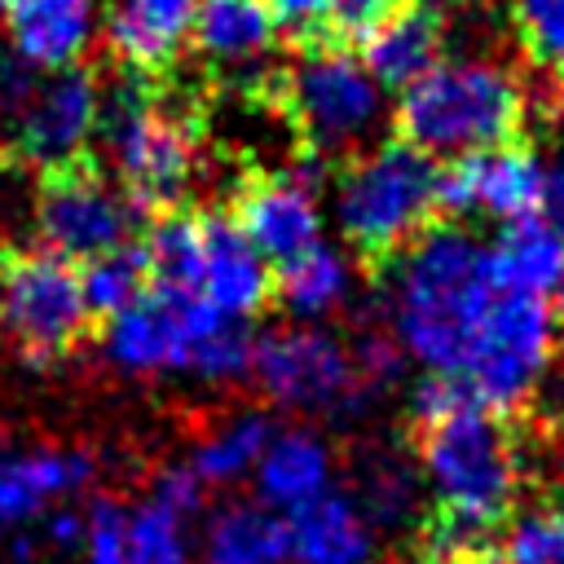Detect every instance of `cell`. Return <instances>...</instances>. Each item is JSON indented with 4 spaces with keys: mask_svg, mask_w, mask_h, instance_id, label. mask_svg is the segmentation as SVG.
I'll list each match as a JSON object with an SVG mask.
<instances>
[{
    "mask_svg": "<svg viewBox=\"0 0 564 564\" xmlns=\"http://www.w3.org/2000/svg\"><path fill=\"white\" fill-rule=\"evenodd\" d=\"M97 141L110 154L123 194L145 212L189 207L203 159V101L167 88V75H145L137 66L115 70L97 88Z\"/></svg>",
    "mask_w": 564,
    "mask_h": 564,
    "instance_id": "obj_1",
    "label": "cell"
},
{
    "mask_svg": "<svg viewBox=\"0 0 564 564\" xmlns=\"http://www.w3.org/2000/svg\"><path fill=\"white\" fill-rule=\"evenodd\" d=\"M494 295L489 247L463 225H427L392 260V330L436 375L463 370Z\"/></svg>",
    "mask_w": 564,
    "mask_h": 564,
    "instance_id": "obj_2",
    "label": "cell"
},
{
    "mask_svg": "<svg viewBox=\"0 0 564 564\" xmlns=\"http://www.w3.org/2000/svg\"><path fill=\"white\" fill-rule=\"evenodd\" d=\"M295 57L273 70L264 106L295 132V150L326 159L330 167L366 145L383 123V88L366 75L352 48L344 44H313L291 48Z\"/></svg>",
    "mask_w": 564,
    "mask_h": 564,
    "instance_id": "obj_3",
    "label": "cell"
},
{
    "mask_svg": "<svg viewBox=\"0 0 564 564\" xmlns=\"http://www.w3.org/2000/svg\"><path fill=\"white\" fill-rule=\"evenodd\" d=\"M524 93L520 79L480 57L436 62L397 101V137L427 159H458L494 150L520 132Z\"/></svg>",
    "mask_w": 564,
    "mask_h": 564,
    "instance_id": "obj_4",
    "label": "cell"
},
{
    "mask_svg": "<svg viewBox=\"0 0 564 564\" xmlns=\"http://www.w3.org/2000/svg\"><path fill=\"white\" fill-rule=\"evenodd\" d=\"M339 229L370 264H392L436 216V163L410 141H375L339 167Z\"/></svg>",
    "mask_w": 564,
    "mask_h": 564,
    "instance_id": "obj_5",
    "label": "cell"
},
{
    "mask_svg": "<svg viewBox=\"0 0 564 564\" xmlns=\"http://www.w3.org/2000/svg\"><path fill=\"white\" fill-rule=\"evenodd\" d=\"M79 264L44 247L0 251V339L26 366H53L93 335Z\"/></svg>",
    "mask_w": 564,
    "mask_h": 564,
    "instance_id": "obj_6",
    "label": "cell"
},
{
    "mask_svg": "<svg viewBox=\"0 0 564 564\" xmlns=\"http://www.w3.org/2000/svg\"><path fill=\"white\" fill-rule=\"evenodd\" d=\"M555 352V313L542 295L498 291L471 335L467 361L458 370L471 405L507 414L524 405L546 379Z\"/></svg>",
    "mask_w": 564,
    "mask_h": 564,
    "instance_id": "obj_7",
    "label": "cell"
},
{
    "mask_svg": "<svg viewBox=\"0 0 564 564\" xmlns=\"http://www.w3.org/2000/svg\"><path fill=\"white\" fill-rule=\"evenodd\" d=\"M141 225L145 212L123 194V185H115L97 167V154L40 172L35 238L44 251L84 264L115 247L141 242Z\"/></svg>",
    "mask_w": 564,
    "mask_h": 564,
    "instance_id": "obj_8",
    "label": "cell"
},
{
    "mask_svg": "<svg viewBox=\"0 0 564 564\" xmlns=\"http://www.w3.org/2000/svg\"><path fill=\"white\" fill-rule=\"evenodd\" d=\"M256 383L286 410H348L366 401L352 357L322 330H282L251 348Z\"/></svg>",
    "mask_w": 564,
    "mask_h": 564,
    "instance_id": "obj_9",
    "label": "cell"
},
{
    "mask_svg": "<svg viewBox=\"0 0 564 564\" xmlns=\"http://www.w3.org/2000/svg\"><path fill=\"white\" fill-rule=\"evenodd\" d=\"M97 88L101 84H97L93 62L66 66L48 84H35L26 110L13 128V150L35 172H48V167H62V163L93 154L88 141L97 128Z\"/></svg>",
    "mask_w": 564,
    "mask_h": 564,
    "instance_id": "obj_10",
    "label": "cell"
},
{
    "mask_svg": "<svg viewBox=\"0 0 564 564\" xmlns=\"http://www.w3.org/2000/svg\"><path fill=\"white\" fill-rule=\"evenodd\" d=\"M229 220L247 234V242L278 264L295 260L300 251L317 247L322 220L317 203L308 189H300L286 172H264V167H242L234 181V194L225 203Z\"/></svg>",
    "mask_w": 564,
    "mask_h": 564,
    "instance_id": "obj_11",
    "label": "cell"
},
{
    "mask_svg": "<svg viewBox=\"0 0 564 564\" xmlns=\"http://www.w3.org/2000/svg\"><path fill=\"white\" fill-rule=\"evenodd\" d=\"M198 225V247H203V282L198 295L229 313V317H251L273 304V269H264V256L247 242V234L229 220L225 207L194 212Z\"/></svg>",
    "mask_w": 564,
    "mask_h": 564,
    "instance_id": "obj_12",
    "label": "cell"
},
{
    "mask_svg": "<svg viewBox=\"0 0 564 564\" xmlns=\"http://www.w3.org/2000/svg\"><path fill=\"white\" fill-rule=\"evenodd\" d=\"M286 560L291 564H375V529L352 494L322 489L317 498L286 511Z\"/></svg>",
    "mask_w": 564,
    "mask_h": 564,
    "instance_id": "obj_13",
    "label": "cell"
},
{
    "mask_svg": "<svg viewBox=\"0 0 564 564\" xmlns=\"http://www.w3.org/2000/svg\"><path fill=\"white\" fill-rule=\"evenodd\" d=\"M441 57V13L414 0H401L379 26L357 40V62L379 88H410Z\"/></svg>",
    "mask_w": 564,
    "mask_h": 564,
    "instance_id": "obj_14",
    "label": "cell"
},
{
    "mask_svg": "<svg viewBox=\"0 0 564 564\" xmlns=\"http://www.w3.org/2000/svg\"><path fill=\"white\" fill-rule=\"evenodd\" d=\"M93 0H4V22L13 35V48L31 66L66 70L88 62L93 48Z\"/></svg>",
    "mask_w": 564,
    "mask_h": 564,
    "instance_id": "obj_15",
    "label": "cell"
},
{
    "mask_svg": "<svg viewBox=\"0 0 564 564\" xmlns=\"http://www.w3.org/2000/svg\"><path fill=\"white\" fill-rule=\"evenodd\" d=\"M198 0H115L106 40L123 66L167 75L189 40Z\"/></svg>",
    "mask_w": 564,
    "mask_h": 564,
    "instance_id": "obj_16",
    "label": "cell"
},
{
    "mask_svg": "<svg viewBox=\"0 0 564 564\" xmlns=\"http://www.w3.org/2000/svg\"><path fill=\"white\" fill-rule=\"evenodd\" d=\"M106 352L123 370L185 366V295H141L106 322Z\"/></svg>",
    "mask_w": 564,
    "mask_h": 564,
    "instance_id": "obj_17",
    "label": "cell"
},
{
    "mask_svg": "<svg viewBox=\"0 0 564 564\" xmlns=\"http://www.w3.org/2000/svg\"><path fill=\"white\" fill-rule=\"evenodd\" d=\"M93 463L75 449L0 454V529L35 520L53 498H66L88 480Z\"/></svg>",
    "mask_w": 564,
    "mask_h": 564,
    "instance_id": "obj_18",
    "label": "cell"
},
{
    "mask_svg": "<svg viewBox=\"0 0 564 564\" xmlns=\"http://www.w3.org/2000/svg\"><path fill=\"white\" fill-rule=\"evenodd\" d=\"M489 273L498 291L516 295H551L564 278V242L542 216L507 220L489 242Z\"/></svg>",
    "mask_w": 564,
    "mask_h": 564,
    "instance_id": "obj_19",
    "label": "cell"
},
{
    "mask_svg": "<svg viewBox=\"0 0 564 564\" xmlns=\"http://www.w3.org/2000/svg\"><path fill=\"white\" fill-rule=\"evenodd\" d=\"M203 564H291L286 520L264 502H225L203 524Z\"/></svg>",
    "mask_w": 564,
    "mask_h": 564,
    "instance_id": "obj_20",
    "label": "cell"
},
{
    "mask_svg": "<svg viewBox=\"0 0 564 564\" xmlns=\"http://www.w3.org/2000/svg\"><path fill=\"white\" fill-rule=\"evenodd\" d=\"M256 463H260V498L269 507L295 511L300 502L330 489V449L304 427L269 441Z\"/></svg>",
    "mask_w": 564,
    "mask_h": 564,
    "instance_id": "obj_21",
    "label": "cell"
},
{
    "mask_svg": "<svg viewBox=\"0 0 564 564\" xmlns=\"http://www.w3.org/2000/svg\"><path fill=\"white\" fill-rule=\"evenodd\" d=\"M542 176H546V167L538 163V154L529 145L502 141L494 150H480L476 154V212H485L502 225L533 216L542 203Z\"/></svg>",
    "mask_w": 564,
    "mask_h": 564,
    "instance_id": "obj_22",
    "label": "cell"
},
{
    "mask_svg": "<svg viewBox=\"0 0 564 564\" xmlns=\"http://www.w3.org/2000/svg\"><path fill=\"white\" fill-rule=\"evenodd\" d=\"M419 498H423V480L410 458L379 449L361 463L352 502L361 507L370 529H410L419 520Z\"/></svg>",
    "mask_w": 564,
    "mask_h": 564,
    "instance_id": "obj_23",
    "label": "cell"
},
{
    "mask_svg": "<svg viewBox=\"0 0 564 564\" xmlns=\"http://www.w3.org/2000/svg\"><path fill=\"white\" fill-rule=\"evenodd\" d=\"M141 247H145V260H150V291H159V295H198L203 247H198V225H194L189 207L154 216Z\"/></svg>",
    "mask_w": 564,
    "mask_h": 564,
    "instance_id": "obj_24",
    "label": "cell"
},
{
    "mask_svg": "<svg viewBox=\"0 0 564 564\" xmlns=\"http://www.w3.org/2000/svg\"><path fill=\"white\" fill-rule=\"evenodd\" d=\"M79 291L93 313V322H110L115 313L132 308L141 295H150V260L141 242L115 247L97 260L79 264Z\"/></svg>",
    "mask_w": 564,
    "mask_h": 564,
    "instance_id": "obj_25",
    "label": "cell"
},
{
    "mask_svg": "<svg viewBox=\"0 0 564 564\" xmlns=\"http://www.w3.org/2000/svg\"><path fill=\"white\" fill-rule=\"evenodd\" d=\"M344 291H348V264L339 251H330L322 242L273 269V295L304 317L335 308L344 300Z\"/></svg>",
    "mask_w": 564,
    "mask_h": 564,
    "instance_id": "obj_26",
    "label": "cell"
},
{
    "mask_svg": "<svg viewBox=\"0 0 564 564\" xmlns=\"http://www.w3.org/2000/svg\"><path fill=\"white\" fill-rule=\"evenodd\" d=\"M269 445V423L260 414H242L229 419L220 432H212L207 441H198L189 471L203 485H229L238 476H247V467L260 458V449Z\"/></svg>",
    "mask_w": 564,
    "mask_h": 564,
    "instance_id": "obj_27",
    "label": "cell"
},
{
    "mask_svg": "<svg viewBox=\"0 0 564 564\" xmlns=\"http://www.w3.org/2000/svg\"><path fill=\"white\" fill-rule=\"evenodd\" d=\"M476 564H564V511H520Z\"/></svg>",
    "mask_w": 564,
    "mask_h": 564,
    "instance_id": "obj_28",
    "label": "cell"
},
{
    "mask_svg": "<svg viewBox=\"0 0 564 564\" xmlns=\"http://www.w3.org/2000/svg\"><path fill=\"white\" fill-rule=\"evenodd\" d=\"M35 189L40 172L13 145H0V251L26 247V234H35Z\"/></svg>",
    "mask_w": 564,
    "mask_h": 564,
    "instance_id": "obj_29",
    "label": "cell"
},
{
    "mask_svg": "<svg viewBox=\"0 0 564 564\" xmlns=\"http://www.w3.org/2000/svg\"><path fill=\"white\" fill-rule=\"evenodd\" d=\"M128 564H194L185 542V520H176L154 502L128 511Z\"/></svg>",
    "mask_w": 564,
    "mask_h": 564,
    "instance_id": "obj_30",
    "label": "cell"
},
{
    "mask_svg": "<svg viewBox=\"0 0 564 564\" xmlns=\"http://www.w3.org/2000/svg\"><path fill=\"white\" fill-rule=\"evenodd\" d=\"M84 564H128V507L110 494H97L79 533Z\"/></svg>",
    "mask_w": 564,
    "mask_h": 564,
    "instance_id": "obj_31",
    "label": "cell"
},
{
    "mask_svg": "<svg viewBox=\"0 0 564 564\" xmlns=\"http://www.w3.org/2000/svg\"><path fill=\"white\" fill-rule=\"evenodd\" d=\"M511 18L529 57L564 70V0H511Z\"/></svg>",
    "mask_w": 564,
    "mask_h": 564,
    "instance_id": "obj_32",
    "label": "cell"
},
{
    "mask_svg": "<svg viewBox=\"0 0 564 564\" xmlns=\"http://www.w3.org/2000/svg\"><path fill=\"white\" fill-rule=\"evenodd\" d=\"M463 405H471L463 379H458V375H436V370H427V375L419 379L414 397H410V419H414V427H427V423H436V419H445V414H454V410H463Z\"/></svg>",
    "mask_w": 564,
    "mask_h": 564,
    "instance_id": "obj_33",
    "label": "cell"
},
{
    "mask_svg": "<svg viewBox=\"0 0 564 564\" xmlns=\"http://www.w3.org/2000/svg\"><path fill=\"white\" fill-rule=\"evenodd\" d=\"M35 84H40V79H35L31 62H26L18 48L0 44V132L18 128V119H22V110H26L31 93H35Z\"/></svg>",
    "mask_w": 564,
    "mask_h": 564,
    "instance_id": "obj_34",
    "label": "cell"
},
{
    "mask_svg": "<svg viewBox=\"0 0 564 564\" xmlns=\"http://www.w3.org/2000/svg\"><path fill=\"white\" fill-rule=\"evenodd\" d=\"M352 370H357V383H361L366 397H370V392L388 388V383L401 375V348H397L388 335H366V339L357 344V352H352Z\"/></svg>",
    "mask_w": 564,
    "mask_h": 564,
    "instance_id": "obj_35",
    "label": "cell"
},
{
    "mask_svg": "<svg viewBox=\"0 0 564 564\" xmlns=\"http://www.w3.org/2000/svg\"><path fill=\"white\" fill-rule=\"evenodd\" d=\"M401 0H330V35L339 40V44H357L370 26H379L392 9H397Z\"/></svg>",
    "mask_w": 564,
    "mask_h": 564,
    "instance_id": "obj_36",
    "label": "cell"
},
{
    "mask_svg": "<svg viewBox=\"0 0 564 564\" xmlns=\"http://www.w3.org/2000/svg\"><path fill=\"white\" fill-rule=\"evenodd\" d=\"M150 502L163 507V511H172L176 520H185V516H194V511L203 507V480H198L189 467H163V471L154 476Z\"/></svg>",
    "mask_w": 564,
    "mask_h": 564,
    "instance_id": "obj_37",
    "label": "cell"
},
{
    "mask_svg": "<svg viewBox=\"0 0 564 564\" xmlns=\"http://www.w3.org/2000/svg\"><path fill=\"white\" fill-rule=\"evenodd\" d=\"M542 220L560 234V242H564V159H555L551 167H546V176H542Z\"/></svg>",
    "mask_w": 564,
    "mask_h": 564,
    "instance_id": "obj_38",
    "label": "cell"
},
{
    "mask_svg": "<svg viewBox=\"0 0 564 564\" xmlns=\"http://www.w3.org/2000/svg\"><path fill=\"white\" fill-rule=\"evenodd\" d=\"M414 4H427V9H436V13H445V9H454L458 0H414Z\"/></svg>",
    "mask_w": 564,
    "mask_h": 564,
    "instance_id": "obj_39",
    "label": "cell"
},
{
    "mask_svg": "<svg viewBox=\"0 0 564 564\" xmlns=\"http://www.w3.org/2000/svg\"><path fill=\"white\" fill-rule=\"evenodd\" d=\"M555 291H560V300H555V322H560V330H564V278H560Z\"/></svg>",
    "mask_w": 564,
    "mask_h": 564,
    "instance_id": "obj_40",
    "label": "cell"
},
{
    "mask_svg": "<svg viewBox=\"0 0 564 564\" xmlns=\"http://www.w3.org/2000/svg\"><path fill=\"white\" fill-rule=\"evenodd\" d=\"M388 564H432V560L423 555V560H388Z\"/></svg>",
    "mask_w": 564,
    "mask_h": 564,
    "instance_id": "obj_41",
    "label": "cell"
},
{
    "mask_svg": "<svg viewBox=\"0 0 564 564\" xmlns=\"http://www.w3.org/2000/svg\"><path fill=\"white\" fill-rule=\"evenodd\" d=\"M560 106H564V79H560Z\"/></svg>",
    "mask_w": 564,
    "mask_h": 564,
    "instance_id": "obj_42",
    "label": "cell"
},
{
    "mask_svg": "<svg viewBox=\"0 0 564 564\" xmlns=\"http://www.w3.org/2000/svg\"><path fill=\"white\" fill-rule=\"evenodd\" d=\"M0 18H4V0H0Z\"/></svg>",
    "mask_w": 564,
    "mask_h": 564,
    "instance_id": "obj_43",
    "label": "cell"
}]
</instances>
